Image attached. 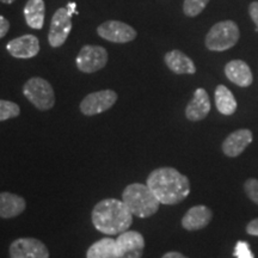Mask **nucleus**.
Segmentation results:
<instances>
[{
    "label": "nucleus",
    "mask_w": 258,
    "mask_h": 258,
    "mask_svg": "<svg viewBox=\"0 0 258 258\" xmlns=\"http://www.w3.org/2000/svg\"><path fill=\"white\" fill-rule=\"evenodd\" d=\"M211 111V101L205 89L199 88L194 92L192 99L185 108V117L191 122L202 121Z\"/></svg>",
    "instance_id": "nucleus-14"
},
{
    "label": "nucleus",
    "mask_w": 258,
    "mask_h": 258,
    "mask_svg": "<svg viewBox=\"0 0 258 258\" xmlns=\"http://www.w3.org/2000/svg\"><path fill=\"white\" fill-rule=\"evenodd\" d=\"M244 190L246 192L247 198L253 203L258 205V179L249 178L247 180H245Z\"/></svg>",
    "instance_id": "nucleus-24"
},
{
    "label": "nucleus",
    "mask_w": 258,
    "mask_h": 258,
    "mask_svg": "<svg viewBox=\"0 0 258 258\" xmlns=\"http://www.w3.org/2000/svg\"><path fill=\"white\" fill-rule=\"evenodd\" d=\"M23 95L35 108L41 111L50 110L55 104V93L53 86L40 77L30 78L23 86Z\"/></svg>",
    "instance_id": "nucleus-5"
},
{
    "label": "nucleus",
    "mask_w": 258,
    "mask_h": 258,
    "mask_svg": "<svg viewBox=\"0 0 258 258\" xmlns=\"http://www.w3.org/2000/svg\"><path fill=\"white\" fill-rule=\"evenodd\" d=\"M25 22L31 29L41 30L44 25L46 5L44 0H28L24 8Z\"/></svg>",
    "instance_id": "nucleus-19"
},
{
    "label": "nucleus",
    "mask_w": 258,
    "mask_h": 258,
    "mask_svg": "<svg viewBox=\"0 0 258 258\" xmlns=\"http://www.w3.org/2000/svg\"><path fill=\"white\" fill-rule=\"evenodd\" d=\"M6 50L16 59H31L40 51V41L34 35H23L10 41Z\"/></svg>",
    "instance_id": "nucleus-12"
},
{
    "label": "nucleus",
    "mask_w": 258,
    "mask_h": 258,
    "mask_svg": "<svg viewBox=\"0 0 258 258\" xmlns=\"http://www.w3.org/2000/svg\"><path fill=\"white\" fill-rule=\"evenodd\" d=\"M86 258H120L116 240L112 238L97 240L86 251Z\"/></svg>",
    "instance_id": "nucleus-20"
},
{
    "label": "nucleus",
    "mask_w": 258,
    "mask_h": 258,
    "mask_svg": "<svg viewBox=\"0 0 258 258\" xmlns=\"http://www.w3.org/2000/svg\"><path fill=\"white\" fill-rule=\"evenodd\" d=\"M97 34L114 43H128L135 40L138 32L131 25L120 21H108L97 28Z\"/></svg>",
    "instance_id": "nucleus-10"
},
{
    "label": "nucleus",
    "mask_w": 258,
    "mask_h": 258,
    "mask_svg": "<svg viewBox=\"0 0 258 258\" xmlns=\"http://www.w3.org/2000/svg\"><path fill=\"white\" fill-rule=\"evenodd\" d=\"M227 79L240 88H247L253 82V76L249 64L243 60H232L225 66Z\"/></svg>",
    "instance_id": "nucleus-16"
},
{
    "label": "nucleus",
    "mask_w": 258,
    "mask_h": 258,
    "mask_svg": "<svg viewBox=\"0 0 258 258\" xmlns=\"http://www.w3.org/2000/svg\"><path fill=\"white\" fill-rule=\"evenodd\" d=\"M120 258H143L145 250L144 235L138 231H125L116 239Z\"/></svg>",
    "instance_id": "nucleus-11"
},
{
    "label": "nucleus",
    "mask_w": 258,
    "mask_h": 258,
    "mask_svg": "<svg viewBox=\"0 0 258 258\" xmlns=\"http://www.w3.org/2000/svg\"><path fill=\"white\" fill-rule=\"evenodd\" d=\"M72 30V15L67 8L56 10L50 22L49 32H48V42L50 47L59 48L63 46L67 37Z\"/></svg>",
    "instance_id": "nucleus-7"
},
{
    "label": "nucleus",
    "mask_w": 258,
    "mask_h": 258,
    "mask_svg": "<svg viewBox=\"0 0 258 258\" xmlns=\"http://www.w3.org/2000/svg\"><path fill=\"white\" fill-rule=\"evenodd\" d=\"M247 234L253 235V237H258V218L251 220L246 226Z\"/></svg>",
    "instance_id": "nucleus-27"
},
{
    "label": "nucleus",
    "mask_w": 258,
    "mask_h": 258,
    "mask_svg": "<svg viewBox=\"0 0 258 258\" xmlns=\"http://www.w3.org/2000/svg\"><path fill=\"white\" fill-rule=\"evenodd\" d=\"M161 258H188L185 257L184 254L180 252H177V251H170V252H166Z\"/></svg>",
    "instance_id": "nucleus-29"
},
{
    "label": "nucleus",
    "mask_w": 258,
    "mask_h": 258,
    "mask_svg": "<svg viewBox=\"0 0 258 258\" xmlns=\"http://www.w3.org/2000/svg\"><path fill=\"white\" fill-rule=\"evenodd\" d=\"M21 114V108L14 102L0 99V122L18 117Z\"/></svg>",
    "instance_id": "nucleus-22"
},
{
    "label": "nucleus",
    "mask_w": 258,
    "mask_h": 258,
    "mask_svg": "<svg viewBox=\"0 0 258 258\" xmlns=\"http://www.w3.org/2000/svg\"><path fill=\"white\" fill-rule=\"evenodd\" d=\"M108 51L101 46L86 44L77 55L76 64L83 73H95L104 69L108 62Z\"/></svg>",
    "instance_id": "nucleus-6"
},
{
    "label": "nucleus",
    "mask_w": 258,
    "mask_h": 258,
    "mask_svg": "<svg viewBox=\"0 0 258 258\" xmlns=\"http://www.w3.org/2000/svg\"><path fill=\"white\" fill-rule=\"evenodd\" d=\"M209 0H184L183 12L188 17H196L206 9Z\"/></svg>",
    "instance_id": "nucleus-23"
},
{
    "label": "nucleus",
    "mask_w": 258,
    "mask_h": 258,
    "mask_svg": "<svg viewBox=\"0 0 258 258\" xmlns=\"http://www.w3.org/2000/svg\"><path fill=\"white\" fill-rule=\"evenodd\" d=\"M91 219L96 230L106 235L123 233L133 224V214L123 201L116 199H105L97 203Z\"/></svg>",
    "instance_id": "nucleus-2"
},
{
    "label": "nucleus",
    "mask_w": 258,
    "mask_h": 258,
    "mask_svg": "<svg viewBox=\"0 0 258 258\" xmlns=\"http://www.w3.org/2000/svg\"><path fill=\"white\" fill-rule=\"evenodd\" d=\"M27 208V201L12 192H0V218L12 219L21 215Z\"/></svg>",
    "instance_id": "nucleus-17"
},
{
    "label": "nucleus",
    "mask_w": 258,
    "mask_h": 258,
    "mask_svg": "<svg viewBox=\"0 0 258 258\" xmlns=\"http://www.w3.org/2000/svg\"><path fill=\"white\" fill-rule=\"evenodd\" d=\"M10 258H49L46 244L36 238H18L9 247Z\"/></svg>",
    "instance_id": "nucleus-9"
},
{
    "label": "nucleus",
    "mask_w": 258,
    "mask_h": 258,
    "mask_svg": "<svg viewBox=\"0 0 258 258\" xmlns=\"http://www.w3.org/2000/svg\"><path fill=\"white\" fill-rule=\"evenodd\" d=\"M117 93L112 90H102L90 93L80 103V111L85 116H95L102 114L112 108L117 101Z\"/></svg>",
    "instance_id": "nucleus-8"
},
{
    "label": "nucleus",
    "mask_w": 258,
    "mask_h": 258,
    "mask_svg": "<svg viewBox=\"0 0 258 258\" xmlns=\"http://www.w3.org/2000/svg\"><path fill=\"white\" fill-rule=\"evenodd\" d=\"M15 0H0V3H3V4H12Z\"/></svg>",
    "instance_id": "nucleus-31"
},
{
    "label": "nucleus",
    "mask_w": 258,
    "mask_h": 258,
    "mask_svg": "<svg viewBox=\"0 0 258 258\" xmlns=\"http://www.w3.org/2000/svg\"><path fill=\"white\" fill-rule=\"evenodd\" d=\"M215 105L218 111L225 116L233 115L237 110V101H235L233 93L225 85H218L214 93Z\"/></svg>",
    "instance_id": "nucleus-21"
},
{
    "label": "nucleus",
    "mask_w": 258,
    "mask_h": 258,
    "mask_svg": "<svg viewBox=\"0 0 258 258\" xmlns=\"http://www.w3.org/2000/svg\"><path fill=\"white\" fill-rule=\"evenodd\" d=\"M213 218V212L211 208H208L207 206L199 205L194 206L185 213L184 217L182 218V227L186 231L194 232L202 230V228L207 227L209 222L212 221Z\"/></svg>",
    "instance_id": "nucleus-15"
},
{
    "label": "nucleus",
    "mask_w": 258,
    "mask_h": 258,
    "mask_svg": "<svg viewBox=\"0 0 258 258\" xmlns=\"http://www.w3.org/2000/svg\"><path fill=\"white\" fill-rule=\"evenodd\" d=\"M122 201L133 215L141 219L153 217L159 209V200L147 184L132 183L122 192Z\"/></svg>",
    "instance_id": "nucleus-3"
},
{
    "label": "nucleus",
    "mask_w": 258,
    "mask_h": 258,
    "mask_svg": "<svg viewBox=\"0 0 258 258\" xmlns=\"http://www.w3.org/2000/svg\"><path fill=\"white\" fill-rule=\"evenodd\" d=\"M9 29H10L9 21L5 17H3V16H0V40L6 36V34L9 32Z\"/></svg>",
    "instance_id": "nucleus-28"
},
{
    "label": "nucleus",
    "mask_w": 258,
    "mask_h": 258,
    "mask_svg": "<svg viewBox=\"0 0 258 258\" xmlns=\"http://www.w3.org/2000/svg\"><path fill=\"white\" fill-rule=\"evenodd\" d=\"M146 184L161 205H177L184 201L190 194L189 178L173 167L153 170L147 177Z\"/></svg>",
    "instance_id": "nucleus-1"
},
{
    "label": "nucleus",
    "mask_w": 258,
    "mask_h": 258,
    "mask_svg": "<svg viewBox=\"0 0 258 258\" xmlns=\"http://www.w3.org/2000/svg\"><path fill=\"white\" fill-rule=\"evenodd\" d=\"M166 66L176 74H194L196 73V66L194 61L183 51L173 49L165 54L164 57Z\"/></svg>",
    "instance_id": "nucleus-18"
},
{
    "label": "nucleus",
    "mask_w": 258,
    "mask_h": 258,
    "mask_svg": "<svg viewBox=\"0 0 258 258\" xmlns=\"http://www.w3.org/2000/svg\"><path fill=\"white\" fill-rule=\"evenodd\" d=\"M249 14L251 19H252L253 23L256 24V27L258 29V2L251 3L249 6Z\"/></svg>",
    "instance_id": "nucleus-26"
},
{
    "label": "nucleus",
    "mask_w": 258,
    "mask_h": 258,
    "mask_svg": "<svg viewBox=\"0 0 258 258\" xmlns=\"http://www.w3.org/2000/svg\"><path fill=\"white\" fill-rule=\"evenodd\" d=\"M252 132L250 129H238L225 139L221 145L225 156L235 158L244 152L245 148L252 143Z\"/></svg>",
    "instance_id": "nucleus-13"
},
{
    "label": "nucleus",
    "mask_w": 258,
    "mask_h": 258,
    "mask_svg": "<svg viewBox=\"0 0 258 258\" xmlns=\"http://www.w3.org/2000/svg\"><path fill=\"white\" fill-rule=\"evenodd\" d=\"M240 37L238 25L233 21H222L213 25L206 36V47L212 51H225L234 47Z\"/></svg>",
    "instance_id": "nucleus-4"
},
{
    "label": "nucleus",
    "mask_w": 258,
    "mask_h": 258,
    "mask_svg": "<svg viewBox=\"0 0 258 258\" xmlns=\"http://www.w3.org/2000/svg\"><path fill=\"white\" fill-rule=\"evenodd\" d=\"M234 257L237 258H254L253 253L251 252L250 245L246 241H238L234 246Z\"/></svg>",
    "instance_id": "nucleus-25"
},
{
    "label": "nucleus",
    "mask_w": 258,
    "mask_h": 258,
    "mask_svg": "<svg viewBox=\"0 0 258 258\" xmlns=\"http://www.w3.org/2000/svg\"><path fill=\"white\" fill-rule=\"evenodd\" d=\"M67 10H69L70 11V14L71 15H74V14H77V11H76V8H77V5H76V3H69V4H67Z\"/></svg>",
    "instance_id": "nucleus-30"
}]
</instances>
